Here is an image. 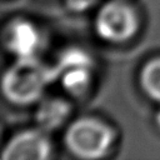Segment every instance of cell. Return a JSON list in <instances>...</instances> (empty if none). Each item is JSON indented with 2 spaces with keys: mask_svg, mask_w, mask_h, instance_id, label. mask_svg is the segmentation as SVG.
Wrapping results in <instances>:
<instances>
[{
  "mask_svg": "<svg viewBox=\"0 0 160 160\" xmlns=\"http://www.w3.org/2000/svg\"><path fill=\"white\" fill-rule=\"evenodd\" d=\"M56 80L52 66L40 62L35 56L16 59L2 75L4 96L12 104L29 105L39 101L48 85Z\"/></svg>",
  "mask_w": 160,
  "mask_h": 160,
  "instance_id": "6da1fadb",
  "label": "cell"
},
{
  "mask_svg": "<svg viewBox=\"0 0 160 160\" xmlns=\"http://www.w3.org/2000/svg\"><path fill=\"white\" fill-rule=\"evenodd\" d=\"M115 134L111 126L95 118L74 120L64 134L66 149L80 159H100L110 151Z\"/></svg>",
  "mask_w": 160,
  "mask_h": 160,
  "instance_id": "7a4b0ae2",
  "label": "cell"
},
{
  "mask_svg": "<svg viewBox=\"0 0 160 160\" xmlns=\"http://www.w3.org/2000/svg\"><path fill=\"white\" fill-rule=\"evenodd\" d=\"M139 15L125 0L105 2L96 12L94 28L96 35L111 44H122L132 39L139 30Z\"/></svg>",
  "mask_w": 160,
  "mask_h": 160,
  "instance_id": "3957f363",
  "label": "cell"
},
{
  "mask_svg": "<svg viewBox=\"0 0 160 160\" xmlns=\"http://www.w3.org/2000/svg\"><path fill=\"white\" fill-rule=\"evenodd\" d=\"M51 154L48 132L41 129H26L16 132L6 142L1 158L4 160H45Z\"/></svg>",
  "mask_w": 160,
  "mask_h": 160,
  "instance_id": "277c9868",
  "label": "cell"
},
{
  "mask_svg": "<svg viewBox=\"0 0 160 160\" xmlns=\"http://www.w3.org/2000/svg\"><path fill=\"white\" fill-rule=\"evenodd\" d=\"M2 40L6 50L18 59L31 58L40 45V34L32 22L15 19L5 26Z\"/></svg>",
  "mask_w": 160,
  "mask_h": 160,
  "instance_id": "5b68a950",
  "label": "cell"
},
{
  "mask_svg": "<svg viewBox=\"0 0 160 160\" xmlns=\"http://www.w3.org/2000/svg\"><path fill=\"white\" fill-rule=\"evenodd\" d=\"M71 114V105L61 98H48L41 100L36 111L35 121L39 129L51 132L61 128Z\"/></svg>",
  "mask_w": 160,
  "mask_h": 160,
  "instance_id": "8992f818",
  "label": "cell"
},
{
  "mask_svg": "<svg viewBox=\"0 0 160 160\" xmlns=\"http://www.w3.org/2000/svg\"><path fill=\"white\" fill-rule=\"evenodd\" d=\"M62 88L71 96H82L90 89L91 82V66L76 65L69 66L58 72Z\"/></svg>",
  "mask_w": 160,
  "mask_h": 160,
  "instance_id": "52a82bcc",
  "label": "cell"
},
{
  "mask_svg": "<svg viewBox=\"0 0 160 160\" xmlns=\"http://www.w3.org/2000/svg\"><path fill=\"white\" fill-rule=\"evenodd\" d=\"M139 84L149 99L160 104V56L152 58L142 65Z\"/></svg>",
  "mask_w": 160,
  "mask_h": 160,
  "instance_id": "ba28073f",
  "label": "cell"
},
{
  "mask_svg": "<svg viewBox=\"0 0 160 160\" xmlns=\"http://www.w3.org/2000/svg\"><path fill=\"white\" fill-rule=\"evenodd\" d=\"M99 0H65V5L70 11L82 12L98 4Z\"/></svg>",
  "mask_w": 160,
  "mask_h": 160,
  "instance_id": "9c48e42d",
  "label": "cell"
},
{
  "mask_svg": "<svg viewBox=\"0 0 160 160\" xmlns=\"http://www.w3.org/2000/svg\"><path fill=\"white\" fill-rule=\"evenodd\" d=\"M155 122H156V125H158V128L160 129V110L156 112V115H155Z\"/></svg>",
  "mask_w": 160,
  "mask_h": 160,
  "instance_id": "30bf717a",
  "label": "cell"
}]
</instances>
